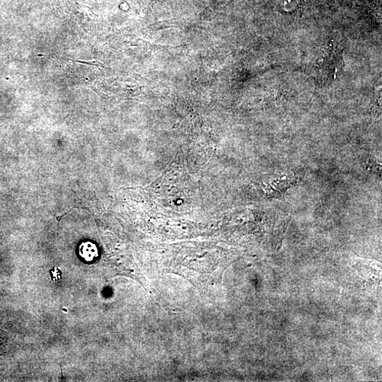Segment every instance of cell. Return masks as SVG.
<instances>
[{
	"label": "cell",
	"mask_w": 382,
	"mask_h": 382,
	"mask_svg": "<svg viewBox=\"0 0 382 382\" xmlns=\"http://www.w3.org/2000/svg\"><path fill=\"white\" fill-rule=\"evenodd\" d=\"M52 279L54 282L59 281L62 279L63 273L58 267H54L49 271Z\"/></svg>",
	"instance_id": "obj_5"
},
{
	"label": "cell",
	"mask_w": 382,
	"mask_h": 382,
	"mask_svg": "<svg viewBox=\"0 0 382 382\" xmlns=\"http://www.w3.org/2000/svg\"><path fill=\"white\" fill-rule=\"evenodd\" d=\"M343 47L340 40H333L326 47V50L316 65V72L323 77V79H329L335 78L343 66L342 59Z\"/></svg>",
	"instance_id": "obj_1"
},
{
	"label": "cell",
	"mask_w": 382,
	"mask_h": 382,
	"mask_svg": "<svg viewBox=\"0 0 382 382\" xmlns=\"http://www.w3.org/2000/svg\"><path fill=\"white\" fill-rule=\"evenodd\" d=\"M71 61L77 63H80L85 66H91L98 68L99 70L102 71L105 68L104 65L98 61H74V60H71Z\"/></svg>",
	"instance_id": "obj_4"
},
{
	"label": "cell",
	"mask_w": 382,
	"mask_h": 382,
	"mask_svg": "<svg viewBox=\"0 0 382 382\" xmlns=\"http://www.w3.org/2000/svg\"><path fill=\"white\" fill-rule=\"evenodd\" d=\"M79 254L84 262L92 263L99 257V250L96 244L86 241L80 245Z\"/></svg>",
	"instance_id": "obj_3"
},
{
	"label": "cell",
	"mask_w": 382,
	"mask_h": 382,
	"mask_svg": "<svg viewBox=\"0 0 382 382\" xmlns=\"http://www.w3.org/2000/svg\"><path fill=\"white\" fill-rule=\"evenodd\" d=\"M66 2L71 17L82 29L88 32L91 29V24L98 18V16L94 14L89 7L81 5L75 0H66Z\"/></svg>",
	"instance_id": "obj_2"
}]
</instances>
